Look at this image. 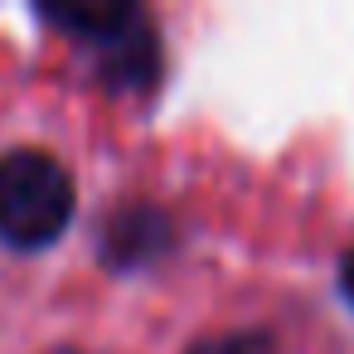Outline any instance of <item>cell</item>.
Instances as JSON below:
<instances>
[{"instance_id":"1","label":"cell","mask_w":354,"mask_h":354,"mask_svg":"<svg viewBox=\"0 0 354 354\" xmlns=\"http://www.w3.org/2000/svg\"><path fill=\"white\" fill-rule=\"evenodd\" d=\"M73 180L44 151L0 156V243L20 252L49 248L73 223Z\"/></svg>"},{"instance_id":"2","label":"cell","mask_w":354,"mask_h":354,"mask_svg":"<svg viewBox=\"0 0 354 354\" xmlns=\"http://www.w3.org/2000/svg\"><path fill=\"white\" fill-rule=\"evenodd\" d=\"M39 15L73 35L78 44L97 49V68L107 88H146L156 83L160 68V49H156V30L136 6H39Z\"/></svg>"},{"instance_id":"3","label":"cell","mask_w":354,"mask_h":354,"mask_svg":"<svg viewBox=\"0 0 354 354\" xmlns=\"http://www.w3.org/2000/svg\"><path fill=\"white\" fill-rule=\"evenodd\" d=\"M170 248V223L156 214V209H127L107 223V238H102V252L112 267H141L151 262L156 252Z\"/></svg>"},{"instance_id":"4","label":"cell","mask_w":354,"mask_h":354,"mask_svg":"<svg viewBox=\"0 0 354 354\" xmlns=\"http://www.w3.org/2000/svg\"><path fill=\"white\" fill-rule=\"evenodd\" d=\"M189 354H277V344H272V335H262V330H233V335L199 339Z\"/></svg>"},{"instance_id":"5","label":"cell","mask_w":354,"mask_h":354,"mask_svg":"<svg viewBox=\"0 0 354 354\" xmlns=\"http://www.w3.org/2000/svg\"><path fill=\"white\" fill-rule=\"evenodd\" d=\"M339 291L349 296V306H354V252L344 257V267H339Z\"/></svg>"}]
</instances>
